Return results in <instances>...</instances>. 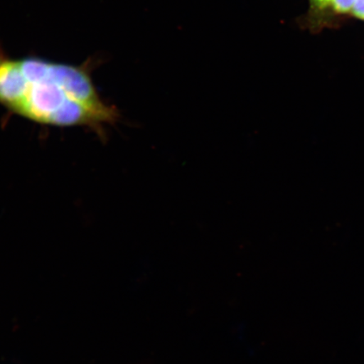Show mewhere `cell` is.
I'll list each match as a JSON object with an SVG mask.
<instances>
[{
    "label": "cell",
    "instance_id": "obj_2",
    "mask_svg": "<svg viewBox=\"0 0 364 364\" xmlns=\"http://www.w3.org/2000/svg\"><path fill=\"white\" fill-rule=\"evenodd\" d=\"M309 11L299 20L304 28L316 31L331 14L349 15L364 21V0H309Z\"/></svg>",
    "mask_w": 364,
    "mask_h": 364
},
{
    "label": "cell",
    "instance_id": "obj_1",
    "mask_svg": "<svg viewBox=\"0 0 364 364\" xmlns=\"http://www.w3.org/2000/svg\"><path fill=\"white\" fill-rule=\"evenodd\" d=\"M99 62L89 58L72 65L36 55L14 58L0 47V107L36 124L88 127L102 134L120 113L95 85Z\"/></svg>",
    "mask_w": 364,
    "mask_h": 364
}]
</instances>
